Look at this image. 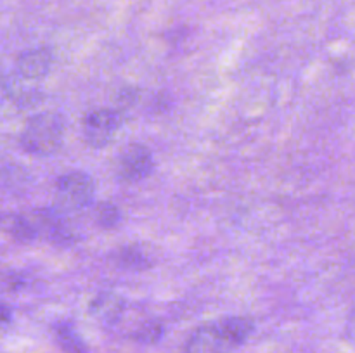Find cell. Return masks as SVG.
Listing matches in <instances>:
<instances>
[{"instance_id": "obj_10", "label": "cell", "mask_w": 355, "mask_h": 353, "mask_svg": "<svg viewBox=\"0 0 355 353\" xmlns=\"http://www.w3.org/2000/svg\"><path fill=\"white\" fill-rule=\"evenodd\" d=\"M55 339H58V345L61 346L62 352L66 353H87V345L82 338H80L78 332L73 329L71 324H62L55 325Z\"/></svg>"}, {"instance_id": "obj_3", "label": "cell", "mask_w": 355, "mask_h": 353, "mask_svg": "<svg viewBox=\"0 0 355 353\" xmlns=\"http://www.w3.org/2000/svg\"><path fill=\"white\" fill-rule=\"evenodd\" d=\"M120 125L121 116L116 109H96L83 121V137L90 147L101 149L113 141Z\"/></svg>"}, {"instance_id": "obj_6", "label": "cell", "mask_w": 355, "mask_h": 353, "mask_svg": "<svg viewBox=\"0 0 355 353\" xmlns=\"http://www.w3.org/2000/svg\"><path fill=\"white\" fill-rule=\"evenodd\" d=\"M52 66V52L47 48H33L26 51L17 57L16 71L23 80H40L49 73Z\"/></svg>"}, {"instance_id": "obj_7", "label": "cell", "mask_w": 355, "mask_h": 353, "mask_svg": "<svg viewBox=\"0 0 355 353\" xmlns=\"http://www.w3.org/2000/svg\"><path fill=\"white\" fill-rule=\"evenodd\" d=\"M125 311V300L118 294L101 293L90 303V315L103 325H113L121 318Z\"/></svg>"}, {"instance_id": "obj_8", "label": "cell", "mask_w": 355, "mask_h": 353, "mask_svg": "<svg viewBox=\"0 0 355 353\" xmlns=\"http://www.w3.org/2000/svg\"><path fill=\"white\" fill-rule=\"evenodd\" d=\"M149 255H146L139 246L128 244L125 248L118 249L116 256H114V262L120 266L127 270H135V272H141V270H148L151 266L149 262Z\"/></svg>"}, {"instance_id": "obj_13", "label": "cell", "mask_w": 355, "mask_h": 353, "mask_svg": "<svg viewBox=\"0 0 355 353\" xmlns=\"http://www.w3.org/2000/svg\"><path fill=\"white\" fill-rule=\"evenodd\" d=\"M163 334V325L158 322H146L135 334V339L142 343H156Z\"/></svg>"}, {"instance_id": "obj_9", "label": "cell", "mask_w": 355, "mask_h": 353, "mask_svg": "<svg viewBox=\"0 0 355 353\" xmlns=\"http://www.w3.org/2000/svg\"><path fill=\"white\" fill-rule=\"evenodd\" d=\"M218 325H220L222 331L225 332V336L231 339L236 348L241 346L253 331V322L246 317H227L218 322Z\"/></svg>"}, {"instance_id": "obj_1", "label": "cell", "mask_w": 355, "mask_h": 353, "mask_svg": "<svg viewBox=\"0 0 355 353\" xmlns=\"http://www.w3.org/2000/svg\"><path fill=\"white\" fill-rule=\"evenodd\" d=\"M64 138V121L55 113H42L31 118L21 134L24 151L38 156L54 154Z\"/></svg>"}, {"instance_id": "obj_2", "label": "cell", "mask_w": 355, "mask_h": 353, "mask_svg": "<svg viewBox=\"0 0 355 353\" xmlns=\"http://www.w3.org/2000/svg\"><path fill=\"white\" fill-rule=\"evenodd\" d=\"M94 182L87 173L69 172L55 183V201L62 211H78L94 199Z\"/></svg>"}, {"instance_id": "obj_15", "label": "cell", "mask_w": 355, "mask_h": 353, "mask_svg": "<svg viewBox=\"0 0 355 353\" xmlns=\"http://www.w3.org/2000/svg\"><path fill=\"white\" fill-rule=\"evenodd\" d=\"M7 99H9V90H7V83H6V80L0 78V107H2V104L6 102Z\"/></svg>"}, {"instance_id": "obj_5", "label": "cell", "mask_w": 355, "mask_h": 353, "mask_svg": "<svg viewBox=\"0 0 355 353\" xmlns=\"http://www.w3.org/2000/svg\"><path fill=\"white\" fill-rule=\"evenodd\" d=\"M236 350L231 339L217 324L201 325L191 334L186 345V353H231Z\"/></svg>"}, {"instance_id": "obj_11", "label": "cell", "mask_w": 355, "mask_h": 353, "mask_svg": "<svg viewBox=\"0 0 355 353\" xmlns=\"http://www.w3.org/2000/svg\"><path fill=\"white\" fill-rule=\"evenodd\" d=\"M10 234L17 242H30L38 237V227L37 220H35L33 213L17 215L10 225Z\"/></svg>"}, {"instance_id": "obj_12", "label": "cell", "mask_w": 355, "mask_h": 353, "mask_svg": "<svg viewBox=\"0 0 355 353\" xmlns=\"http://www.w3.org/2000/svg\"><path fill=\"white\" fill-rule=\"evenodd\" d=\"M94 215H96L97 225L103 228L116 227L118 221H120V210L110 201H103V203L97 204Z\"/></svg>"}, {"instance_id": "obj_4", "label": "cell", "mask_w": 355, "mask_h": 353, "mask_svg": "<svg viewBox=\"0 0 355 353\" xmlns=\"http://www.w3.org/2000/svg\"><path fill=\"white\" fill-rule=\"evenodd\" d=\"M153 154L146 145L128 144L118 156L116 170L118 175L125 182H139L151 175L153 172Z\"/></svg>"}, {"instance_id": "obj_14", "label": "cell", "mask_w": 355, "mask_h": 353, "mask_svg": "<svg viewBox=\"0 0 355 353\" xmlns=\"http://www.w3.org/2000/svg\"><path fill=\"white\" fill-rule=\"evenodd\" d=\"M10 318H12V311H10V308L7 307L6 303H0V329L9 325Z\"/></svg>"}]
</instances>
